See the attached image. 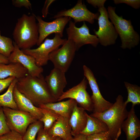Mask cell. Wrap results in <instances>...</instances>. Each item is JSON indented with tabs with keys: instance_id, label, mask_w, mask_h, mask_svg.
<instances>
[{
	"instance_id": "obj_21",
	"label": "cell",
	"mask_w": 140,
	"mask_h": 140,
	"mask_svg": "<svg viewBox=\"0 0 140 140\" xmlns=\"http://www.w3.org/2000/svg\"><path fill=\"white\" fill-rule=\"evenodd\" d=\"M28 74L27 69L19 63H10L8 64L0 63V79L13 77L19 79Z\"/></svg>"
},
{
	"instance_id": "obj_19",
	"label": "cell",
	"mask_w": 140,
	"mask_h": 140,
	"mask_svg": "<svg viewBox=\"0 0 140 140\" xmlns=\"http://www.w3.org/2000/svg\"><path fill=\"white\" fill-rule=\"evenodd\" d=\"M87 114L86 110L78 104L75 107L69 120L74 137L80 134L85 128L87 122Z\"/></svg>"
},
{
	"instance_id": "obj_7",
	"label": "cell",
	"mask_w": 140,
	"mask_h": 140,
	"mask_svg": "<svg viewBox=\"0 0 140 140\" xmlns=\"http://www.w3.org/2000/svg\"><path fill=\"white\" fill-rule=\"evenodd\" d=\"M100 13L97 19L99 28L97 31L94 30L98 38L99 43L106 46L114 44L118 34L114 26L109 19L107 9L104 7L99 8Z\"/></svg>"
},
{
	"instance_id": "obj_4",
	"label": "cell",
	"mask_w": 140,
	"mask_h": 140,
	"mask_svg": "<svg viewBox=\"0 0 140 140\" xmlns=\"http://www.w3.org/2000/svg\"><path fill=\"white\" fill-rule=\"evenodd\" d=\"M115 7L111 6L108 7L109 18L120 36L122 42L121 47L131 49L139 43V36L134 30L131 20L117 15L115 12Z\"/></svg>"
},
{
	"instance_id": "obj_27",
	"label": "cell",
	"mask_w": 140,
	"mask_h": 140,
	"mask_svg": "<svg viewBox=\"0 0 140 140\" xmlns=\"http://www.w3.org/2000/svg\"><path fill=\"white\" fill-rule=\"evenodd\" d=\"M14 48L13 42L11 39L2 36L0 31V54L8 58Z\"/></svg>"
},
{
	"instance_id": "obj_12",
	"label": "cell",
	"mask_w": 140,
	"mask_h": 140,
	"mask_svg": "<svg viewBox=\"0 0 140 140\" xmlns=\"http://www.w3.org/2000/svg\"><path fill=\"white\" fill-rule=\"evenodd\" d=\"M83 68L84 75L92 92L91 96L93 105V113L103 112L109 108L113 103L107 101L102 95L94 76L90 69L85 65Z\"/></svg>"
},
{
	"instance_id": "obj_37",
	"label": "cell",
	"mask_w": 140,
	"mask_h": 140,
	"mask_svg": "<svg viewBox=\"0 0 140 140\" xmlns=\"http://www.w3.org/2000/svg\"><path fill=\"white\" fill-rule=\"evenodd\" d=\"M73 138L74 140H87L86 136L80 134L77 135Z\"/></svg>"
},
{
	"instance_id": "obj_29",
	"label": "cell",
	"mask_w": 140,
	"mask_h": 140,
	"mask_svg": "<svg viewBox=\"0 0 140 140\" xmlns=\"http://www.w3.org/2000/svg\"><path fill=\"white\" fill-rule=\"evenodd\" d=\"M87 140H112L108 131L87 136Z\"/></svg>"
},
{
	"instance_id": "obj_20",
	"label": "cell",
	"mask_w": 140,
	"mask_h": 140,
	"mask_svg": "<svg viewBox=\"0 0 140 140\" xmlns=\"http://www.w3.org/2000/svg\"><path fill=\"white\" fill-rule=\"evenodd\" d=\"M77 104L74 100L69 99L65 101L42 104L39 107L51 110L60 116L69 118Z\"/></svg>"
},
{
	"instance_id": "obj_31",
	"label": "cell",
	"mask_w": 140,
	"mask_h": 140,
	"mask_svg": "<svg viewBox=\"0 0 140 140\" xmlns=\"http://www.w3.org/2000/svg\"><path fill=\"white\" fill-rule=\"evenodd\" d=\"M37 135L36 140H55L56 138L49 134L43 127L39 130Z\"/></svg>"
},
{
	"instance_id": "obj_16",
	"label": "cell",
	"mask_w": 140,
	"mask_h": 140,
	"mask_svg": "<svg viewBox=\"0 0 140 140\" xmlns=\"http://www.w3.org/2000/svg\"><path fill=\"white\" fill-rule=\"evenodd\" d=\"M134 107L132 106L122 126V129L125 134L126 140H136L140 136V121L136 114Z\"/></svg>"
},
{
	"instance_id": "obj_38",
	"label": "cell",
	"mask_w": 140,
	"mask_h": 140,
	"mask_svg": "<svg viewBox=\"0 0 140 140\" xmlns=\"http://www.w3.org/2000/svg\"><path fill=\"white\" fill-rule=\"evenodd\" d=\"M0 63L8 64L10 63L8 58L0 54Z\"/></svg>"
},
{
	"instance_id": "obj_25",
	"label": "cell",
	"mask_w": 140,
	"mask_h": 140,
	"mask_svg": "<svg viewBox=\"0 0 140 140\" xmlns=\"http://www.w3.org/2000/svg\"><path fill=\"white\" fill-rule=\"evenodd\" d=\"M41 108L43 115L39 120L43 123L44 129L47 131L58 119L60 116L51 110Z\"/></svg>"
},
{
	"instance_id": "obj_26",
	"label": "cell",
	"mask_w": 140,
	"mask_h": 140,
	"mask_svg": "<svg viewBox=\"0 0 140 140\" xmlns=\"http://www.w3.org/2000/svg\"><path fill=\"white\" fill-rule=\"evenodd\" d=\"M43 127V123L39 120L31 124L23 136V140H36L38 132Z\"/></svg>"
},
{
	"instance_id": "obj_17",
	"label": "cell",
	"mask_w": 140,
	"mask_h": 140,
	"mask_svg": "<svg viewBox=\"0 0 140 140\" xmlns=\"http://www.w3.org/2000/svg\"><path fill=\"white\" fill-rule=\"evenodd\" d=\"M13 95L19 110L30 113L38 120L40 119L43 115L41 108L35 106L18 90L16 85L14 89Z\"/></svg>"
},
{
	"instance_id": "obj_39",
	"label": "cell",
	"mask_w": 140,
	"mask_h": 140,
	"mask_svg": "<svg viewBox=\"0 0 140 140\" xmlns=\"http://www.w3.org/2000/svg\"><path fill=\"white\" fill-rule=\"evenodd\" d=\"M55 140H63L60 138L58 137H57Z\"/></svg>"
},
{
	"instance_id": "obj_9",
	"label": "cell",
	"mask_w": 140,
	"mask_h": 140,
	"mask_svg": "<svg viewBox=\"0 0 140 140\" xmlns=\"http://www.w3.org/2000/svg\"><path fill=\"white\" fill-rule=\"evenodd\" d=\"M75 23L70 20L69 27L66 29L68 39L72 41L77 51L83 46L90 44L94 47L98 45L99 40L95 35L91 34L88 27L85 22L80 27H76Z\"/></svg>"
},
{
	"instance_id": "obj_32",
	"label": "cell",
	"mask_w": 140,
	"mask_h": 140,
	"mask_svg": "<svg viewBox=\"0 0 140 140\" xmlns=\"http://www.w3.org/2000/svg\"><path fill=\"white\" fill-rule=\"evenodd\" d=\"M113 1L115 4L125 3L136 9H139L140 7L139 0H114Z\"/></svg>"
},
{
	"instance_id": "obj_14",
	"label": "cell",
	"mask_w": 140,
	"mask_h": 140,
	"mask_svg": "<svg viewBox=\"0 0 140 140\" xmlns=\"http://www.w3.org/2000/svg\"><path fill=\"white\" fill-rule=\"evenodd\" d=\"M14 49L8 58L9 63H18L27 71L28 74L33 77L40 76L43 71L42 67L38 66L34 58L24 53L14 41Z\"/></svg>"
},
{
	"instance_id": "obj_3",
	"label": "cell",
	"mask_w": 140,
	"mask_h": 140,
	"mask_svg": "<svg viewBox=\"0 0 140 140\" xmlns=\"http://www.w3.org/2000/svg\"><path fill=\"white\" fill-rule=\"evenodd\" d=\"M35 15L24 14L17 20L12 34L15 43L21 50L37 45L39 34Z\"/></svg>"
},
{
	"instance_id": "obj_30",
	"label": "cell",
	"mask_w": 140,
	"mask_h": 140,
	"mask_svg": "<svg viewBox=\"0 0 140 140\" xmlns=\"http://www.w3.org/2000/svg\"><path fill=\"white\" fill-rule=\"evenodd\" d=\"M0 140H23V136L17 131H11L0 136Z\"/></svg>"
},
{
	"instance_id": "obj_2",
	"label": "cell",
	"mask_w": 140,
	"mask_h": 140,
	"mask_svg": "<svg viewBox=\"0 0 140 140\" xmlns=\"http://www.w3.org/2000/svg\"><path fill=\"white\" fill-rule=\"evenodd\" d=\"M127 106L122 96L119 95L109 108L103 112L93 113L90 115L104 122L108 127L112 140H118L121 133L122 123L128 115Z\"/></svg>"
},
{
	"instance_id": "obj_5",
	"label": "cell",
	"mask_w": 140,
	"mask_h": 140,
	"mask_svg": "<svg viewBox=\"0 0 140 140\" xmlns=\"http://www.w3.org/2000/svg\"><path fill=\"white\" fill-rule=\"evenodd\" d=\"M61 38L59 34H55L53 39L46 38L37 48L22 50L25 54L33 57L35 59L37 65L42 67L47 64L50 54L62 45L67 40Z\"/></svg>"
},
{
	"instance_id": "obj_35",
	"label": "cell",
	"mask_w": 140,
	"mask_h": 140,
	"mask_svg": "<svg viewBox=\"0 0 140 140\" xmlns=\"http://www.w3.org/2000/svg\"><path fill=\"white\" fill-rule=\"evenodd\" d=\"M106 1V0H87L86 2L95 8L97 7L99 8L104 7V4Z\"/></svg>"
},
{
	"instance_id": "obj_13",
	"label": "cell",
	"mask_w": 140,
	"mask_h": 140,
	"mask_svg": "<svg viewBox=\"0 0 140 140\" xmlns=\"http://www.w3.org/2000/svg\"><path fill=\"white\" fill-rule=\"evenodd\" d=\"M99 12L93 13L87 8L81 0H78L73 8L68 10H64L58 12L53 17L56 18L61 17H67L72 18L75 24L78 22L87 21L93 24L94 20L97 19L99 16Z\"/></svg>"
},
{
	"instance_id": "obj_28",
	"label": "cell",
	"mask_w": 140,
	"mask_h": 140,
	"mask_svg": "<svg viewBox=\"0 0 140 140\" xmlns=\"http://www.w3.org/2000/svg\"><path fill=\"white\" fill-rule=\"evenodd\" d=\"M11 131L7 124L2 107H0V136Z\"/></svg>"
},
{
	"instance_id": "obj_15",
	"label": "cell",
	"mask_w": 140,
	"mask_h": 140,
	"mask_svg": "<svg viewBox=\"0 0 140 140\" xmlns=\"http://www.w3.org/2000/svg\"><path fill=\"white\" fill-rule=\"evenodd\" d=\"M65 73L54 68L45 78L50 92L57 101L64 93V90L67 85Z\"/></svg>"
},
{
	"instance_id": "obj_40",
	"label": "cell",
	"mask_w": 140,
	"mask_h": 140,
	"mask_svg": "<svg viewBox=\"0 0 140 140\" xmlns=\"http://www.w3.org/2000/svg\"><path fill=\"white\" fill-rule=\"evenodd\" d=\"M74 140V138L73 137V138H72V139H70V140Z\"/></svg>"
},
{
	"instance_id": "obj_18",
	"label": "cell",
	"mask_w": 140,
	"mask_h": 140,
	"mask_svg": "<svg viewBox=\"0 0 140 140\" xmlns=\"http://www.w3.org/2000/svg\"><path fill=\"white\" fill-rule=\"evenodd\" d=\"M69 118L59 116L51 128L47 130L51 135L58 137L63 140H69L73 138L69 122Z\"/></svg>"
},
{
	"instance_id": "obj_23",
	"label": "cell",
	"mask_w": 140,
	"mask_h": 140,
	"mask_svg": "<svg viewBox=\"0 0 140 140\" xmlns=\"http://www.w3.org/2000/svg\"><path fill=\"white\" fill-rule=\"evenodd\" d=\"M17 79H15L8 87L6 91L0 95V107H6L11 109H18L14 99L13 92Z\"/></svg>"
},
{
	"instance_id": "obj_6",
	"label": "cell",
	"mask_w": 140,
	"mask_h": 140,
	"mask_svg": "<svg viewBox=\"0 0 140 140\" xmlns=\"http://www.w3.org/2000/svg\"><path fill=\"white\" fill-rule=\"evenodd\" d=\"M2 108L10 129L17 131L23 136L29 125L38 120L28 112L6 107Z\"/></svg>"
},
{
	"instance_id": "obj_33",
	"label": "cell",
	"mask_w": 140,
	"mask_h": 140,
	"mask_svg": "<svg viewBox=\"0 0 140 140\" xmlns=\"http://www.w3.org/2000/svg\"><path fill=\"white\" fill-rule=\"evenodd\" d=\"M12 5L15 7L21 8L24 7L29 9H31L32 5L30 1L27 0H12Z\"/></svg>"
},
{
	"instance_id": "obj_11",
	"label": "cell",
	"mask_w": 140,
	"mask_h": 140,
	"mask_svg": "<svg viewBox=\"0 0 140 140\" xmlns=\"http://www.w3.org/2000/svg\"><path fill=\"white\" fill-rule=\"evenodd\" d=\"M35 17L38 22L39 36L37 45L39 46L52 33L58 34L62 37L64 29L71 18L67 17H61L56 18L52 21L47 22L43 20L39 16L35 15Z\"/></svg>"
},
{
	"instance_id": "obj_22",
	"label": "cell",
	"mask_w": 140,
	"mask_h": 140,
	"mask_svg": "<svg viewBox=\"0 0 140 140\" xmlns=\"http://www.w3.org/2000/svg\"><path fill=\"white\" fill-rule=\"evenodd\" d=\"M87 116L86 126L80 134L87 136L108 130L106 124L100 119L87 114Z\"/></svg>"
},
{
	"instance_id": "obj_10",
	"label": "cell",
	"mask_w": 140,
	"mask_h": 140,
	"mask_svg": "<svg viewBox=\"0 0 140 140\" xmlns=\"http://www.w3.org/2000/svg\"><path fill=\"white\" fill-rule=\"evenodd\" d=\"M88 82L86 78L84 77L78 84L64 92L57 101L67 98L73 99L79 106L85 110L93 112V104L91 96L86 90Z\"/></svg>"
},
{
	"instance_id": "obj_1",
	"label": "cell",
	"mask_w": 140,
	"mask_h": 140,
	"mask_svg": "<svg viewBox=\"0 0 140 140\" xmlns=\"http://www.w3.org/2000/svg\"><path fill=\"white\" fill-rule=\"evenodd\" d=\"M16 86L18 90L36 106L57 101L52 95L42 74L33 77L28 74L17 79Z\"/></svg>"
},
{
	"instance_id": "obj_36",
	"label": "cell",
	"mask_w": 140,
	"mask_h": 140,
	"mask_svg": "<svg viewBox=\"0 0 140 140\" xmlns=\"http://www.w3.org/2000/svg\"><path fill=\"white\" fill-rule=\"evenodd\" d=\"M54 0H46L45 1L43 7L41 11L42 17L46 18L48 13V9L50 5L54 1Z\"/></svg>"
},
{
	"instance_id": "obj_34",
	"label": "cell",
	"mask_w": 140,
	"mask_h": 140,
	"mask_svg": "<svg viewBox=\"0 0 140 140\" xmlns=\"http://www.w3.org/2000/svg\"><path fill=\"white\" fill-rule=\"evenodd\" d=\"M15 78L10 77L5 79H0V93L5 89L8 87Z\"/></svg>"
},
{
	"instance_id": "obj_8",
	"label": "cell",
	"mask_w": 140,
	"mask_h": 140,
	"mask_svg": "<svg viewBox=\"0 0 140 140\" xmlns=\"http://www.w3.org/2000/svg\"><path fill=\"white\" fill-rule=\"evenodd\" d=\"M76 51L73 42L67 39L61 47L54 50L50 54L49 60L53 63L54 68L66 73L72 61Z\"/></svg>"
},
{
	"instance_id": "obj_24",
	"label": "cell",
	"mask_w": 140,
	"mask_h": 140,
	"mask_svg": "<svg viewBox=\"0 0 140 140\" xmlns=\"http://www.w3.org/2000/svg\"><path fill=\"white\" fill-rule=\"evenodd\" d=\"M124 85L128 93L127 100L125 101L127 104L131 102L132 106L135 107L140 104V88L137 85L130 84L127 82H124Z\"/></svg>"
}]
</instances>
